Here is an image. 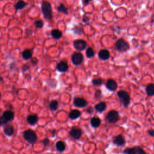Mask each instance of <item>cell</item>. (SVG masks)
Instances as JSON below:
<instances>
[{
	"instance_id": "9a60e30c",
	"label": "cell",
	"mask_w": 154,
	"mask_h": 154,
	"mask_svg": "<svg viewBox=\"0 0 154 154\" xmlns=\"http://www.w3.org/2000/svg\"><path fill=\"white\" fill-rule=\"evenodd\" d=\"M4 134L8 136H12L14 133V128L10 124H7L4 128Z\"/></svg>"
},
{
	"instance_id": "ba28073f",
	"label": "cell",
	"mask_w": 154,
	"mask_h": 154,
	"mask_svg": "<svg viewBox=\"0 0 154 154\" xmlns=\"http://www.w3.org/2000/svg\"><path fill=\"white\" fill-rule=\"evenodd\" d=\"M69 135L75 140L80 139L82 135V130L79 128L74 127L70 131Z\"/></svg>"
},
{
	"instance_id": "ffe728a7",
	"label": "cell",
	"mask_w": 154,
	"mask_h": 154,
	"mask_svg": "<svg viewBox=\"0 0 154 154\" xmlns=\"http://www.w3.org/2000/svg\"><path fill=\"white\" fill-rule=\"evenodd\" d=\"M81 113L78 110H72L69 114V117L70 119L75 120L78 119V118L81 116Z\"/></svg>"
},
{
	"instance_id": "d590c367",
	"label": "cell",
	"mask_w": 154,
	"mask_h": 154,
	"mask_svg": "<svg viewBox=\"0 0 154 154\" xmlns=\"http://www.w3.org/2000/svg\"><path fill=\"white\" fill-rule=\"evenodd\" d=\"M91 1H92V0H81L82 4H83V5L84 6H87V5L89 4V3Z\"/></svg>"
},
{
	"instance_id": "f6af8a7d",
	"label": "cell",
	"mask_w": 154,
	"mask_h": 154,
	"mask_svg": "<svg viewBox=\"0 0 154 154\" xmlns=\"http://www.w3.org/2000/svg\"><path fill=\"white\" fill-rule=\"evenodd\" d=\"M1 93H0V100H1Z\"/></svg>"
},
{
	"instance_id": "f546056e",
	"label": "cell",
	"mask_w": 154,
	"mask_h": 154,
	"mask_svg": "<svg viewBox=\"0 0 154 154\" xmlns=\"http://www.w3.org/2000/svg\"><path fill=\"white\" fill-rule=\"evenodd\" d=\"M103 83V81L101 78H97V79H93L92 80V84H93L95 86H101Z\"/></svg>"
},
{
	"instance_id": "603a6c76",
	"label": "cell",
	"mask_w": 154,
	"mask_h": 154,
	"mask_svg": "<svg viewBox=\"0 0 154 154\" xmlns=\"http://www.w3.org/2000/svg\"><path fill=\"white\" fill-rule=\"evenodd\" d=\"M55 147L57 150L60 152H62L66 149V145L65 143L62 141H59L55 144Z\"/></svg>"
},
{
	"instance_id": "d4e9b609",
	"label": "cell",
	"mask_w": 154,
	"mask_h": 154,
	"mask_svg": "<svg viewBox=\"0 0 154 154\" xmlns=\"http://www.w3.org/2000/svg\"><path fill=\"white\" fill-rule=\"evenodd\" d=\"M146 92L149 96H154V84H149L146 88Z\"/></svg>"
},
{
	"instance_id": "ab89813d",
	"label": "cell",
	"mask_w": 154,
	"mask_h": 154,
	"mask_svg": "<svg viewBox=\"0 0 154 154\" xmlns=\"http://www.w3.org/2000/svg\"><path fill=\"white\" fill-rule=\"evenodd\" d=\"M148 134L150 136L154 137V130L151 129L150 130H149L148 131Z\"/></svg>"
},
{
	"instance_id": "9c48e42d",
	"label": "cell",
	"mask_w": 154,
	"mask_h": 154,
	"mask_svg": "<svg viewBox=\"0 0 154 154\" xmlns=\"http://www.w3.org/2000/svg\"><path fill=\"white\" fill-rule=\"evenodd\" d=\"M74 104L76 107L83 108L87 105V102L84 98H82V97H75L74 100Z\"/></svg>"
},
{
	"instance_id": "cb8c5ba5",
	"label": "cell",
	"mask_w": 154,
	"mask_h": 154,
	"mask_svg": "<svg viewBox=\"0 0 154 154\" xmlns=\"http://www.w3.org/2000/svg\"><path fill=\"white\" fill-rule=\"evenodd\" d=\"M57 11L60 13H62L64 14H68L69 9L67 7H66L64 6V4L63 3H61L59 5L58 7L57 8Z\"/></svg>"
},
{
	"instance_id": "5bb4252c",
	"label": "cell",
	"mask_w": 154,
	"mask_h": 154,
	"mask_svg": "<svg viewBox=\"0 0 154 154\" xmlns=\"http://www.w3.org/2000/svg\"><path fill=\"white\" fill-rule=\"evenodd\" d=\"M113 143L117 146L124 145L125 143V138L122 135H118L115 137L113 140Z\"/></svg>"
},
{
	"instance_id": "836d02e7",
	"label": "cell",
	"mask_w": 154,
	"mask_h": 154,
	"mask_svg": "<svg viewBox=\"0 0 154 154\" xmlns=\"http://www.w3.org/2000/svg\"><path fill=\"white\" fill-rule=\"evenodd\" d=\"M31 62L33 64V65H36L37 64L38 62V60L36 57H32L31 59Z\"/></svg>"
},
{
	"instance_id": "d6986e66",
	"label": "cell",
	"mask_w": 154,
	"mask_h": 154,
	"mask_svg": "<svg viewBox=\"0 0 154 154\" xmlns=\"http://www.w3.org/2000/svg\"><path fill=\"white\" fill-rule=\"evenodd\" d=\"M28 5L27 3H25V1H24L23 0H18V2L14 4V7L16 10V11H18V10H22L23 9H24L25 7H26Z\"/></svg>"
},
{
	"instance_id": "277c9868",
	"label": "cell",
	"mask_w": 154,
	"mask_h": 154,
	"mask_svg": "<svg viewBox=\"0 0 154 154\" xmlns=\"http://www.w3.org/2000/svg\"><path fill=\"white\" fill-rule=\"evenodd\" d=\"M117 96L119 97L120 101L124 107H128L130 102V96L128 92L124 90H120L117 92Z\"/></svg>"
},
{
	"instance_id": "d6a6232c",
	"label": "cell",
	"mask_w": 154,
	"mask_h": 154,
	"mask_svg": "<svg viewBox=\"0 0 154 154\" xmlns=\"http://www.w3.org/2000/svg\"><path fill=\"white\" fill-rule=\"evenodd\" d=\"M136 154H146L145 151L140 146H136Z\"/></svg>"
},
{
	"instance_id": "8fae6325",
	"label": "cell",
	"mask_w": 154,
	"mask_h": 154,
	"mask_svg": "<svg viewBox=\"0 0 154 154\" xmlns=\"http://www.w3.org/2000/svg\"><path fill=\"white\" fill-rule=\"evenodd\" d=\"M105 85L107 88L110 91H115L117 88V84L116 82L112 79L107 80Z\"/></svg>"
},
{
	"instance_id": "e575fe53",
	"label": "cell",
	"mask_w": 154,
	"mask_h": 154,
	"mask_svg": "<svg viewBox=\"0 0 154 154\" xmlns=\"http://www.w3.org/2000/svg\"><path fill=\"white\" fill-rule=\"evenodd\" d=\"M42 142L44 146H47L49 144V140L48 138H45V139L42 141Z\"/></svg>"
},
{
	"instance_id": "4fadbf2b",
	"label": "cell",
	"mask_w": 154,
	"mask_h": 154,
	"mask_svg": "<svg viewBox=\"0 0 154 154\" xmlns=\"http://www.w3.org/2000/svg\"><path fill=\"white\" fill-rule=\"evenodd\" d=\"M38 121V117L36 115L32 114V115H30L27 116V122L30 125L33 126L36 125L37 124Z\"/></svg>"
},
{
	"instance_id": "ac0fdd59",
	"label": "cell",
	"mask_w": 154,
	"mask_h": 154,
	"mask_svg": "<svg viewBox=\"0 0 154 154\" xmlns=\"http://www.w3.org/2000/svg\"><path fill=\"white\" fill-rule=\"evenodd\" d=\"M51 35L54 39L56 40H59L62 37L63 33L60 30L58 29H54L51 32Z\"/></svg>"
},
{
	"instance_id": "b9f144b4",
	"label": "cell",
	"mask_w": 154,
	"mask_h": 154,
	"mask_svg": "<svg viewBox=\"0 0 154 154\" xmlns=\"http://www.w3.org/2000/svg\"><path fill=\"white\" fill-rule=\"evenodd\" d=\"M152 22H154V15H153V16H152V20H151Z\"/></svg>"
},
{
	"instance_id": "f1b7e54d",
	"label": "cell",
	"mask_w": 154,
	"mask_h": 154,
	"mask_svg": "<svg viewBox=\"0 0 154 154\" xmlns=\"http://www.w3.org/2000/svg\"><path fill=\"white\" fill-rule=\"evenodd\" d=\"M74 31L75 33L80 35L84 33L83 28H82L81 27L78 26V25H76V26H75V27L74 28Z\"/></svg>"
},
{
	"instance_id": "e0dca14e",
	"label": "cell",
	"mask_w": 154,
	"mask_h": 154,
	"mask_svg": "<svg viewBox=\"0 0 154 154\" xmlns=\"http://www.w3.org/2000/svg\"><path fill=\"white\" fill-rule=\"evenodd\" d=\"M22 57L24 60L31 59L33 57V51L32 49H26L23 51L22 53Z\"/></svg>"
},
{
	"instance_id": "5b68a950",
	"label": "cell",
	"mask_w": 154,
	"mask_h": 154,
	"mask_svg": "<svg viewBox=\"0 0 154 154\" xmlns=\"http://www.w3.org/2000/svg\"><path fill=\"white\" fill-rule=\"evenodd\" d=\"M107 119L110 124H115L119 120V113L115 110H111L108 113L107 115Z\"/></svg>"
},
{
	"instance_id": "60d3db41",
	"label": "cell",
	"mask_w": 154,
	"mask_h": 154,
	"mask_svg": "<svg viewBox=\"0 0 154 154\" xmlns=\"http://www.w3.org/2000/svg\"><path fill=\"white\" fill-rule=\"evenodd\" d=\"M93 111V109L92 107H90V109L87 110V112H88L89 113H92Z\"/></svg>"
},
{
	"instance_id": "2e32d148",
	"label": "cell",
	"mask_w": 154,
	"mask_h": 154,
	"mask_svg": "<svg viewBox=\"0 0 154 154\" xmlns=\"http://www.w3.org/2000/svg\"><path fill=\"white\" fill-rule=\"evenodd\" d=\"M3 116L6 118V119L9 121H12L13 119H14V113L11 111L10 110H6L4 111L3 114Z\"/></svg>"
},
{
	"instance_id": "7bdbcfd3",
	"label": "cell",
	"mask_w": 154,
	"mask_h": 154,
	"mask_svg": "<svg viewBox=\"0 0 154 154\" xmlns=\"http://www.w3.org/2000/svg\"><path fill=\"white\" fill-rule=\"evenodd\" d=\"M3 81V78L1 76H0V81Z\"/></svg>"
},
{
	"instance_id": "4dcf8cb0",
	"label": "cell",
	"mask_w": 154,
	"mask_h": 154,
	"mask_svg": "<svg viewBox=\"0 0 154 154\" xmlns=\"http://www.w3.org/2000/svg\"><path fill=\"white\" fill-rule=\"evenodd\" d=\"M34 25H36V27L38 28H42L43 27L44 24H43V22L42 20L39 19V20H36L35 22H34Z\"/></svg>"
},
{
	"instance_id": "8d00e7d4",
	"label": "cell",
	"mask_w": 154,
	"mask_h": 154,
	"mask_svg": "<svg viewBox=\"0 0 154 154\" xmlns=\"http://www.w3.org/2000/svg\"><path fill=\"white\" fill-rule=\"evenodd\" d=\"M30 66H28L27 64H25L22 66V70L23 71H27L30 69Z\"/></svg>"
},
{
	"instance_id": "1f68e13d",
	"label": "cell",
	"mask_w": 154,
	"mask_h": 154,
	"mask_svg": "<svg viewBox=\"0 0 154 154\" xmlns=\"http://www.w3.org/2000/svg\"><path fill=\"white\" fill-rule=\"evenodd\" d=\"M9 121L3 116L0 117V126L6 125L8 124Z\"/></svg>"
},
{
	"instance_id": "30bf717a",
	"label": "cell",
	"mask_w": 154,
	"mask_h": 154,
	"mask_svg": "<svg viewBox=\"0 0 154 154\" xmlns=\"http://www.w3.org/2000/svg\"><path fill=\"white\" fill-rule=\"evenodd\" d=\"M98 57L102 60H107L110 57V53L107 49H102L98 53Z\"/></svg>"
},
{
	"instance_id": "484cf974",
	"label": "cell",
	"mask_w": 154,
	"mask_h": 154,
	"mask_svg": "<svg viewBox=\"0 0 154 154\" xmlns=\"http://www.w3.org/2000/svg\"><path fill=\"white\" fill-rule=\"evenodd\" d=\"M59 107V102L56 100H53L50 102L49 107V109L52 111H56L58 109Z\"/></svg>"
},
{
	"instance_id": "6da1fadb",
	"label": "cell",
	"mask_w": 154,
	"mask_h": 154,
	"mask_svg": "<svg viewBox=\"0 0 154 154\" xmlns=\"http://www.w3.org/2000/svg\"><path fill=\"white\" fill-rule=\"evenodd\" d=\"M41 10H42V12L45 19L48 20H51L53 19V9L49 2L47 1H43L42 6H41Z\"/></svg>"
},
{
	"instance_id": "3957f363",
	"label": "cell",
	"mask_w": 154,
	"mask_h": 154,
	"mask_svg": "<svg viewBox=\"0 0 154 154\" xmlns=\"http://www.w3.org/2000/svg\"><path fill=\"white\" fill-rule=\"evenodd\" d=\"M115 48L119 52H126L130 49V45L124 39H119L115 43Z\"/></svg>"
},
{
	"instance_id": "52a82bcc",
	"label": "cell",
	"mask_w": 154,
	"mask_h": 154,
	"mask_svg": "<svg viewBox=\"0 0 154 154\" xmlns=\"http://www.w3.org/2000/svg\"><path fill=\"white\" fill-rule=\"evenodd\" d=\"M87 46V43L85 40L82 39H77L74 42V47L78 51H84Z\"/></svg>"
},
{
	"instance_id": "f35d334b",
	"label": "cell",
	"mask_w": 154,
	"mask_h": 154,
	"mask_svg": "<svg viewBox=\"0 0 154 154\" xmlns=\"http://www.w3.org/2000/svg\"><path fill=\"white\" fill-rule=\"evenodd\" d=\"M101 96V91L100 90H97L95 93V97L96 98H99Z\"/></svg>"
},
{
	"instance_id": "44dd1931",
	"label": "cell",
	"mask_w": 154,
	"mask_h": 154,
	"mask_svg": "<svg viewBox=\"0 0 154 154\" xmlns=\"http://www.w3.org/2000/svg\"><path fill=\"white\" fill-rule=\"evenodd\" d=\"M90 124L91 125L93 128H97L101 125V120L99 117H93L91 118V119L90 120Z\"/></svg>"
},
{
	"instance_id": "7402d4cb",
	"label": "cell",
	"mask_w": 154,
	"mask_h": 154,
	"mask_svg": "<svg viewBox=\"0 0 154 154\" xmlns=\"http://www.w3.org/2000/svg\"><path fill=\"white\" fill-rule=\"evenodd\" d=\"M106 107H107V105L105 104V102H99V103H98L95 105V109L97 111L102 113L106 109Z\"/></svg>"
},
{
	"instance_id": "74e56055",
	"label": "cell",
	"mask_w": 154,
	"mask_h": 154,
	"mask_svg": "<svg viewBox=\"0 0 154 154\" xmlns=\"http://www.w3.org/2000/svg\"><path fill=\"white\" fill-rule=\"evenodd\" d=\"M89 18L87 16H86V15H84L83 18V22L84 23H87L89 22Z\"/></svg>"
},
{
	"instance_id": "7c38bea8",
	"label": "cell",
	"mask_w": 154,
	"mask_h": 154,
	"mask_svg": "<svg viewBox=\"0 0 154 154\" xmlns=\"http://www.w3.org/2000/svg\"><path fill=\"white\" fill-rule=\"evenodd\" d=\"M68 68L69 66L68 63L63 61H60L57 65V70L60 72H65L68 70Z\"/></svg>"
},
{
	"instance_id": "8992f818",
	"label": "cell",
	"mask_w": 154,
	"mask_h": 154,
	"mask_svg": "<svg viewBox=\"0 0 154 154\" xmlns=\"http://www.w3.org/2000/svg\"><path fill=\"white\" fill-rule=\"evenodd\" d=\"M84 60L83 55L80 53L75 52L72 55V61L74 65L78 66L81 64Z\"/></svg>"
},
{
	"instance_id": "4316f807",
	"label": "cell",
	"mask_w": 154,
	"mask_h": 154,
	"mask_svg": "<svg viewBox=\"0 0 154 154\" xmlns=\"http://www.w3.org/2000/svg\"><path fill=\"white\" fill-rule=\"evenodd\" d=\"M86 54L87 58L89 59H91L92 57H93L95 56V51H93V49H92L91 48L89 47L87 49L86 52Z\"/></svg>"
},
{
	"instance_id": "7a4b0ae2",
	"label": "cell",
	"mask_w": 154,
	"mask_h": 154,
	"mask_svg": "<svg viewBox=\"0 0 154 154\" xmlns=\"http://www.w3.org/2000/svg\"><path fill=\"white\" fill-rule=\"evenodd\" d=\"M23 137L30 144H34L38 140L36 133L32 130H27L23 133Z\"/></svg>"
},
{
	"instance_id": "ee69618b",
	"label": "cell",
	"mask_w": 154,
	"mask_h": 154,
	"mask_svg": "<svg viewBox=\"0 0 154 154\" xmlns=\"http://www.w3.org/2000/svg\"><path fill=\"white\" fill-rule=\"evenodd\" d=\"M52 133H53V134H54V136L55 134L56 133V131H55V130H53V131H52Z\"/></svg>"
},
{
	"instance_id": "83f0119b",
	"label": "cell",
	"mask_w": 154,
	"mask_h": 154,
	"mask_svg": "<svg viewBox=\"0 0 154 154\" xmlns=\"http://www.w3.org/2000/svg\"><path fill=\"white\" fill-rule=\"evenodd\" d=\"M124 154H136V146L134 147L127 148L124 151Z\"/></svg>"
}]
</instances>
